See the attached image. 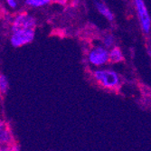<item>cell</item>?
Instances as JSON below:
<instances>
[{
    "instance_id": "5",
    "label": "cell",
    "mask_w": 151,
    "mask_h": 151,
    "mask_svg": "<svg viewBox=\"0 0 151 151\" xmlns=\"http://www.w3.org/2000/svg\"><path fill=\"white\" fill-rule=\"evenodd\" d=\"M134 5L138 13V17L140 24L141 30L145 34H148L151 30V18L147 12L144 0H133Z\"/></svg>"
},
{
    "instance_id": "4",
    "label": "cell",
    "mask_w": 151,
    "mask_h": 151,
    "mask_svg": "<svg viewBox=\"0 0 151 151\" xmlns=\"http://www.w3.org/2000/svg\"><path fill=\"white\" fill-rule=\"evenodd\" d=\"M35 26L36 21L35 17L26 13H22L13 19L11 24V32L25 29H35Z\"/></svg>"
},
{
    "instance_id": "10",
    "label": "cell",
    "mask_w": 151,
    "mask_h": 151,
    "mask_svg": "<svg viewBox=\"0 0 151 151\" xmlns=\"http://www.w3.org/2000/svg\"><path fill=\"white\" fill-rule=\"evenodd\" d=\"M102 44L106 48H112L114 47L115 45V38L112 35H104V37L102 38Z\"/></svg>"
},
{
    "instance_id": "7",
    "label": "cell",
    "mask_w": 151,
    "mask_h": 151,
    "mask_svg": "<svg viewBox=\"0 0 151 151\" xmlns=\"http://www.w3.org/2000/svg\"><path fill=\"white\" fill-rule=\"evenodd\" d=\"M124 57H123V53L121 52V50L119 47H112L109 50V61L111 63H120L121 61H123Z\"/></svg>"
},
{
    "instance_id": "6",
    "label": "cell",
    "mask_w": 151,
    "mask_h": 151,
    "mask_svg": "<svg viewBox=\"0 0 151 151\" xmlns=\"http://www.w3.org/2000/svg\"><path fill=\"white\" fill-rule=\"evenodd\" d=\"M94 5H95L96 9L98 10V12L101 16H103L107 20L109 21L114 20V15L106 5H104L102 2L99 1V0H94Z\"/></svg>"
},
{
    "instance_id": "11",
    "label": "cell",
    "mask_w": 151,
    "mask_h": 151,
    "mask_svg": "<svg viewBox=\"0 0 151 151\" xmlns=\"http://www.w3.org/2000/svg\"><path fill=\"white\" fill-rule=\"evenodd\" d=\"M0 89L2 92H6L8 89V81L5 75L1 74L0 76Z\"/></svg>"
},
{
    "instance_id": "12",
    "label": "cell",
    "mask_w": 151,
    "mask_h": 151,
    "mask_svg": "<svg viewBox=\"0 0 151 151\" xmlns=\"http://www.w3.org/2000/svg\"><path fill=\"white\" fill-rule=\"evenodd\" d=\"M6 2V4L11 7V8H16L17 6V0H5Z\"/></svg>"
},
{
    "instance_id": "9",
    "label": "cell",
    "mask_w": 151,
    "mask_h": 151,
    "mask_svg": "<svg viewBox=\"0 0 151 151\" xmlns=\"http://www.w3.org/2000/svg\"><path fill=\"white\" fill-rule=\"evenodd\" d=\"M52 0H25V4L31 7H43L49 5Z\"/></svg>"
},
{
    "instance_id": "1",
    "label": "cell",
    "mask_w": 151,
    "mask_h": 151,
    "mask_svg": "<svg viewBox=\"0 0 151 151\" xmlns=\"http://www.w3.org/2000/svg\"><path fill=\"white\" fill-rule=\"evenodd\" d=\"M93 76L101 86L108 89L118 87L120 82L118 73L111 70H97L93 73Z\"/></svg>"
},
{
    "instance_id": "8",
    "label": "cell",
    "mask_w": 151,
    "mask_h": 151,
    "mask_svg": "<svg viewBox=\"0 0 151 151\" xmlns=\"http://www.w3.org/2000/svg\"><path fill=\"white\" fill-rule=\"evenodd\" d=\"M0 139H1L2 143L9 144L12 142V135L10 131L7 129L6 127H5L4 124L1 125V134H0Z\"/></svg>"
},
{
    "instance_id": "13",
    "label": "cell",
    "mask_w": 151,
    "mask_h": 151,
    "mask_svg": "<svg viewBox=\"0 0 151 151\" xmlns=\"http://www.w3.org/2000/svg\"><path fill=\"white\" fill-rule=\"evenodd\" d=\"M67 1H68V0H52V2L59 4V5H62V6L65 5L67 3Z\"/></svg>"
},
{
    "instance_id": "3",
    "label": "cell",
    "mask_w": 151,
    "mask_h": 151,
    "mask_svg": "<svg viewBox=\"0 0 151 151\" xmlns=\"http://www.w3.org/2000/svg\"><path fill=\"white\" fill-rule=\"evenodd\" d=\"M88 61L94 66H102L109 62V51L104 45L93 47L89 52Z\"/></svg>"
},
{
    "instance_id": "2",
    "label": "cell",
    "mask_w": 151,
    "mask_h": 151,
    "mask_svg": "<svg viewBox=\"0 0 151 151\" xmlns=\"http://www.w3.org/2000/svg\"><path fill=\"white\" fill-rule=\"evenodd\" d=\"M35 29H25L11 32L10 43L13 47H21L30 44L35 39Z\"/></svg>"
}]
</instances>
